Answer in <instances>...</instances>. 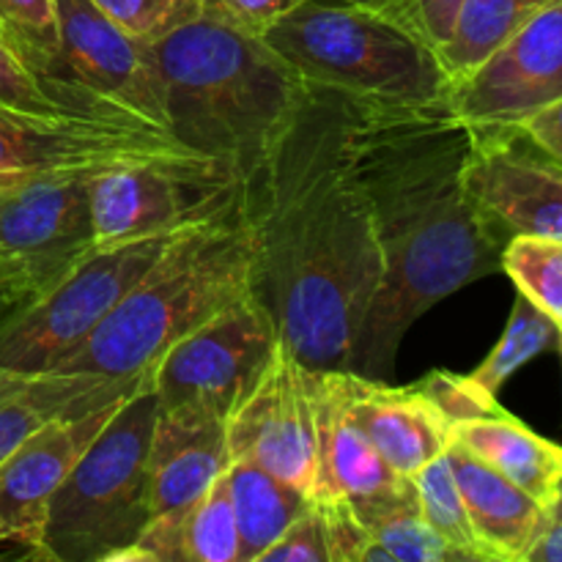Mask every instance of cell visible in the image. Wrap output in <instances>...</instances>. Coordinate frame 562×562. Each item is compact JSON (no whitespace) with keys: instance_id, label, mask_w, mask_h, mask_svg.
Here are the masks:
<instances>
[{"instance_id":"6da1fadb","label":"cell","mask_w":562,"mask_h":562,"mask_svg":"<svg viewBox=\"0 0 562 562\" xmlns=\"http://www.w3.org/2000/svg\"><path fill=\"white\" fill-rule=\"evenodd\" d=\"M252 239V294L313 371L349 368L384 261L357 176L355 108L305 82L280 135L236 187Z\"/></svg>"},{"instance_id":"7a4b0ae2","label":"cell","mask_w":562,"mask_h":562,"mask_svg":"<svg viewBox=\"0 0 562 562\" xmlns=\"http://www.w3.org/2000/svg\"><path fill=\"white\" fill-rule=\"evenodd\" d=\"M357 176L382 247V283L362 322L351 371L387 382L412 324L456 291L503 272L510 236L467 187L475 132L448 102L351 97Z\"/></svg>"},{"instance_id":"3957f363","label":"cell","mask_w":562,"mask_h":562,"mask_svg":"<svg viewBox=\"0 0 562 562\" xmlns=\"http://www.w3.org/2000/svg\"><path fill=\"white\" fill-rule=\"evenodd\" d=\"M151 47L168 132L223 165L239 187L291 119L305 80L217 0Z\"/></svg>"},{"instance_id":"277c9868","label":"cell","mask_w":562,"mask_h":562,"mask_svg":"<svg viewBox=\"0 0 562 562\" xmlns=\"http://www.w3.org/2000/svg\"><path fill=\"white\" fill-rule=\"evenodd\" d=\"M247 294H252V239L239 212L192 223L58 373H148L170 346Z\"/></svg>"},{"instance_id":"5b68a950","label":"cell","mask_w":562,"mask_h":562,"mask_svg":"<svg viewBox=\"0 0 562 562\" xmlns=\"http://www.w3.org/2000/svg\"><path fill=\"white\" fill-rule=\"evenodd\" d=\"M313 86L387 104L448 102L437 47L390 14L349 0H302L261 33Z\"/></svg>"},{"instance_id":"8992f818","label":"cell","mask_w":562,"mask_h":562,"mask_svg":"<svg viewBox=\"0 0 562 562\" xmlns=\"http://www.w3.org/2000/svg\"><path fill=\"white\" fill-rule=\"evenodd\" d=\"M159 401L148 379L126 395L49 503L42 560L119 562L151 521L148 442Z\"/></svg>"},{"instance_id":"52a82bcc","label":"cell","mask_w":562,"mask_h":562,"mask_svg":"<svg viewBox=\"0 0 562 562\" xmlns=\"http://www.w3.org/2000/svg\"><path fill=\"white\" fill-rule=\"evenodd\" d=\"M181 231L93 247L47 294L0 316V368L58 371Z\"/></svg>"},{"instance_id":"ba28073f","label":"cell","mask_w":562,"mask_h":562,"mask_svg":"<svg viewBox=\"0 0 562 562\" xmlns=\"http://www.w3.org/2000/svg\"><path fill=\"white\" fill-rule=\"evenodd\" d=\"M88 173L0 181V316L47 294L97 247Z\"/></svg>"},{"instance_id":"9c48e42d","label":"cell","mask_w":562,"mask_h":562,"mask_svg":"<svg viewBox=\"0 0 562 562\" xmlns=\"http://www.w3.org/2000/svg\"><path fill=\"white\" fill-rule=\"evenodd\" d=\"M130 165L223 168L143 119H38L0 108V181L36 173L99 176Z\"/></svg>"},{"instance_id":"30bf717a","label":"cell","mask_w":562,"mask_h":562,"mask_svg":"<svg viewBox=\"0 0 562 562\" xmlns=\"http://www.w3.org/2000/svg\"><path fill=\"white\" fill-rule=\"evenodd\" d=\"M280 344L278 324L256 294L220 311L170 346L151 368L159 406L198 404L228 420Z\"/></svg>"},{"instance_id":"8fae6325","label":"cell","mask_w":562,"mask_h":562,"mask_svg":"<svg viewBox=\"0 0 562 562\" xmlns=\"http://www.w3.org/2000/svg\"><path fill=\"white\" fill-rule=\"evenodd\" d=\"M234 209V176L214 165H130L91 181L97 247L168 234Z\"/></svg>"},{"instance_id":"7c38bea8","label":"cell","mask_w":562,"mask_h":562,"mask_svg":"<svg viewBox=\"0 0 562 562\" xmlns=\"http://www.w3.org/2000/svg\"><path fill=\"white\" fill-rule=\"evenodd\" d=\"M231 461H250L269 475L316 492V406L313 368L280 340L245 398L225 420Z\"/></svg>"},{"instance_id":"4fadbf2b","label":"cell","mask_w":562,"mask_h":562,"mask_svg":"<svg viewBox=\"0 0 562 562\" xmlns=\"http://www.w3.org/2000/svg\"><path fill=\"white\" fill-rule=\"evenodd\" d=\"M562 99V0L532 16L470 75L450 82L448 104L470 130H519Z\"/></svg>"},{"instance_id":"5bb4252c","label":"cell","mask_w":562,"mask_h":562,"mask_svg":"<svg viewBox=\"0 0 562 562\" xmlns=\"http://www.w3.org/2000/svg\"><path fill=\"white\" fill-rule=\"evenodd\" d=\"M55 9L60 31L58 75L168 130L165 86L151 44L115 25L91 0H55Z\"/></svg>"},{"instance_id":"9a60e30c","label":"cell","mask_w":562,"mask_h":562,"mask_svg":"<svg viewBox=\"0 0 562 562\" xmlns=\"http://www.w3.org/2000/svg\"><path fill=\"white\" fill-rule=\"evenodd\" d=\"M316 406V492L313 499H346L362 525L417 503L412 477L398 475L366 437L351 412L349 368L313 371Z\"/></svg>"},{"instance_id":"2e32d148","label":"cell","mask_w":562,"mask_h":562,"mask_svg":"<svg viewBox=\"0 0 562 562\" xmlns=\"http://www.w3.org/2000/svg\"><path fill=\"white\" fill-rule=\"evenodd\" d=\"M464 176L472 198L510 239L562 241V162L525 132H475Z\"/></svg>"},{"instance_id":"e0dca14e","label":"cell","mask_w":562,"mask_h":562,"mask_svg":"<svg viewBox=\"0 0 562 562\" xmlns=\"http://www.w3.org/2000/svg\"><path fill=\"white\" fill-rule=\"evenodd\" d=\"M121 401L44 423L0 464V552L42 560L49 503Z\"/></svg>"},{"instance_id":"ac0fdd59","label":"cell","mask_w":562,"mask_h":562,"mask_svg":"<svg viewBox=\"0 0 562 562\" xmlns=\"http://www.w3.org/2000/svg\"><path fill=\"white\" fill-rule=\"evenodd\" d=\"M231 464L228 426L198 404L159 406L148 442L151 519L187 508L225 475Z\"/></svg>"},{"instance_id":"d6986e66","label":"cell","mask_w":562,"mask_h":562,"mask_svg":"<svg viewBox=\"0 0 562 562\" xmlns=\"http://www.w3.org/2000/svg\"><path fill=\"white\" fill-rule=\"evenodd\" d=\"M349 393L357 426L398 475L412 477L448 453L450 423L420 384L390 387L349 368Z\"/></svg>"},{"instance_id":"ffe728a7","label":"cell","mask_w":562,"mask_h":562,"mask_svg":"<svg viewBox=\"0 0 562 562\" xmlns=\"http://www.w3.org/2000/svg\"><path fill=\"white\" fill-rule=\"evenodd\" d=\"M151 379V371L137 376H99V373H16L0 368V464L44 423L60 415L97 409Z\"/></svg>"},{"instance_id":"44dd1931","label":"cell","mask_w":562,"mask_h":562,"mask_svg":"<svg viewBox=\"0 0 562 562\" xmlns=\"http://www.w3.org/2000/svg\"><path fill=\"white\" fill-rule=\"evenodd\" d=\"M448 461L459 481L483 560L527 562L532 543L547 525L549 508L461 445H448Z\"/></svg>"},{"instance_id":"7402d4cb","label":"cell","mask_w":562,"mask_h":562,"mask_svg":"<svg viewBox=\"0 0 562 562\" xmlns=\"http://www.w3.org/2000/svg\"><path fill=\"white\" fill-rule=\"evenodd\" d=\"M450 442L470 450L510 483L525 488L543 508L558 499L562 448L494 404L492 409L450 426Z\"/></svg>"},{"instance_id":"603a6c76","label":"cell","mask_w":562,"mask_h":562,"mask_svg":"<svg viewBox=\"0 0 562 562\" xmlns=\"http://www.w3.org/2000/svg\"><path fill=\"white\" fill-rule=\"evenodd\" d=\"M119 562H239V530L225 475L187 508L154 516Z\"/></svg>"},{"instance_id":"cb8c5ba5","label":"cell","mask_w":562,"mask_h":562,"mask_svg":"<svg viewBox=\"0 0 562 562\" xmlns=\"http://www.w3.org/2000/svg\"><path fill=\"white\" fill-rule=\"evenodd\" d=\"M225 481L239 530V562L261 560L285 527L313 505L311 494L269 475L250 461H231Z\"/></svg>"},{"instance_id":"d4e9b609","label":"cell","mask_w":562,"mask_h":562,"mask_svg":"<svg viewBox=\"0 0 562 562\" xmlns=\"http://www.w3.org/2000/svg\"><path fill=\"white\" fill-rule=\"evenodd\" d=\"M0 108L38 119L130 121L137 115L69 80H49L33 71L0 36Z\"/></svg>"},{"instance_id":"484cf974","label":"cell","mask_w":562,"mask_h":562,"mask_svg":"<svg viewBox=\"0 0 562 562\" xmlns=\"http://www.w3.org/2000/svg\"><path fill=\"white\" fill-rule=\"evenodd\" d=\"M552 3L554 0H461L450 38L439 49V60L450 75V82L470 75L499 44L508 42L519 27Z\"/></svg>"},{"instance_id":"4316f807","label":"cell","mask_w":562,"mask_h":562,"mask_svg":"<svg viewBox=\"0 0 562 562\" xmlns=\"http://www.w3.org/2000/svg\"><path fill=\"white\" fill-rule=\"evenodd\" d=\"M552 349H560V324L549 313H543L541 307L532 305L525 294H519L508 316V324H505L503 338L488 351L486 360L467 376L481 393L499 398L503 384L521 366Z\"/></svg>"},{"instance_id":"83f0119b","label":"cell","mask_w":562,"mask_h":562,"mask_svg":"<svg viewBox=\"0 0 562 562\" xmlns=\"http://www.w3.org/2000/svg\"><path fill=\"white\" fill-rule=\"evenodd\" d=\"M412 483H415L417 505H420L423 519H426L450 547L464 552L470 562H486L483 560L481 549H477L475 532H472L470 525V514H467L464 497H461L459 481H456L448 453L428 461L423 470H417L415 475H412Z\"/></svg>"},{"instance_id":"f1b7e54d","label":"cell","mask_w":562,"mask_h":562,"mask_svg":"<svg viewBox=\"0 0 562 562\" xmlns=\"http://www.w3.org/2000/svg\"><path fill=\"white\" fill-rule=\"evenodd\" d=\"M0 36L33 71L64 80L58 75L60 31L55 0H0Z\"/></svg>"},{"instance_id":"f546056e","label":"cell","mask_w":562,"mask_h":562,"mask_svg":"<svg viewBox=\"0 0 562 562\" xmlns=\"http://www.w3.org/2000/svg\"><path fill=\"white\" fill-rule=\"evenodd\" d=\"M503 272L519 294L562 327V241L541 236H514L503 250Z\"/></svg>"},{"instance_id":"4dcf8cb0","label":"cell","mask_w":562,"mask_h":562,"mask_svg":"<svg viewBox=\"0 0 562 562\" xmlns=\"http://www.w3.org/2000/svg\"><path fill=\"white\" fill-rule=\"evenodd\" d=\"M371 536L387 549L393 562H470L464 552L450 547L420 514V505H401L368 525Z\"/></svg>"},{"instance_id":"1f68e13d","label":"cell","mask_w":562,"mask_h":562,"mask_svg":"<svg viewBox=\"0 0 562 562\" xmlns=\"http://www.w3.org/2000/svg\"><path fill=\"white\" fill-rule=\"evenodd\" d=\"M91 3L132 36L154 44L184 22L195 20L206 0H91Z\"/></svg>"},{"instance_id":"d6a6232c","label":"cell","mask_w":562,"mask_h":562,"mask_svg":"<svg viewBox=\"0 0 562 562\" xmlns=\"http://www.w3.org/2000/svg\"><path fill=\"white\" fill-rule=\"evenodd\" d=\"M327 530L329 562H393L346 499H316Z\"/></svg>"},{"instance_id":"836d02e7","label":"cell","mask_w":562,"mask_h":562,"mask_svg":"<svg viewBox=\"0 0 562 562\" xmlns=\"http://www.w3.org/2000/svg\"><path fill=\"white\" fill-rule=\"evenodd\" d=\"M258 562H329L327 530L316 499L305 514L296 516L283 536L261 554Z\"/></svg>"},{"instance_id":"e575fe53","label":"cell","mask_w":562,"mask_h":562,"mask_svg":"<svg viewBox=\"0 0 562 562\" xmlns=\"http://www.w3.org/2000/svg\"><path fill=\"white\" fill-rule=\"evenodd\" d=\"M417 384L426 390L428 398L437 404V409L442 412L445 420H448L450 426L459 420H467V417L481 415V412L499 404V398L481 393V390L470 382V376H459V373L450 371H431Z\"/></svg>"},{"instance_id":"d590c367","label":"cell","mask_w":562,"mask_h":562,"mask_svg":"<svg viewBox=\"0 0 562 562\" xmlns=\"http://www.w3.org/2000/svg\"><path fill=\"white\" fill-rule=\"evenodd\" d=\"M459 9L461 0H390L387 14L426 38L439 53L450 38Z\"/></svg>"},{"instance_id":"8d00e7d4","label":"cell","mask_w":562,"mask_h":562,"mask_svg":"<svg viewBox=\"0 0 562 562\" xmlns=\"http://www.w3.org/2000/svg\"><path fill=\"white\" fill-rule=\"evenodd\" d=\"M541 151L562 162V99L547 104L538 113H532L525 124L519 126Z\"/></svg>"},{"instance_id":"74e56055","label":"cell","mask_w":562,"mask_h":562,"mask_svg":"<svg viewBox=\"0 0 562 562\" xmlns=\"http://www.w3.org/2000/svg\"><path fill=\"white\" fill-rule=\"evenodd\" d=\"M217 3L228 9L236 20L245 22L247 27L263 33L274 20L289 14L302 0H217Z\"/></svg>"},{"instance_id":"f35d334b","label":"cell","mask_w":562,"mask_h":562,"mask_svg":"<svg viewBox=\"0 0 562 562\" xmlns=\"http://www.w3.org/2000/svg\"><path fill=\"white\" fill-rule=\"evenodd\" d=\"M527 562H562V503L554 499L547 510V525L532 543Z\"/></svg>"},{"instance_id":"ab89813d","label":"cell","mask_w":562,"mask_h":562,"mask_svg":"<svg viewBox=\"0 0 562 562\" xmlns=\"http://www.w3.org/2000/svg\"><path fill=\"white\" fill-rule=\"evenodd\" d=\"M349 3L366 5V9H376V11H384V14H387V11H390V0H349Z\"/></svg>"},{"instance_id":"60d3db41","label":"cell","mask_w":562,"mask_h":562,"mask_svg":"<svg viewBox=\"0 0 562 562\" xmlns=\"http://www.w3.org/2000/svg\"><path fill=\"white\" fill-rule=\"evenodd\" d=\"M558 499L562 503V477H560V483H558Z\"/></svg>"},{"instance_id":"b9f144b4","label":"cell","mask_w":562,"mask_h":562,"mask_svg":"<svg viewBox=\"0 0 562 562\" xmlns=\"http://www.w3.org/2000/svg\"><path fill=\"white\" fill-rule=\"evenodd\" d=\"M560 351H562V327H560Z\"/></svg>"},{"instance_id":"7bdbcfd3","label":"cell","mask_w":562,"mask_h":562,"mask_svg":"<svg viewBox=\"0 0 562 562\" xmlns=\"http://www.w3.org/2000/svg\"><path fill=\"white\" fill-rule=\"evenodd\" d=\"M3 558H5V554H3V552H0V560H3Z\"/></svg>"}]
</instances>
